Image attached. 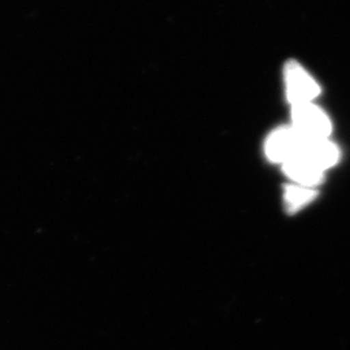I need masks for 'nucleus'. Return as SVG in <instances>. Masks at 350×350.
Segmentation results:
<instances>
[{"instance_id": "nucleus-1", "label": "nucleus", "mask_w": 350, "mask_h": 350, "mask_svg": "<svg viewBox=\"0 0 350 350\" xmlns=\"http://www.w3.org/2000/svg\"><path fill=\"white\" fill-rule=\"evenodd\" d=\"M293 128L305 138L327 139L331 133L330 120L310 103L293 105Z\"/></svg>"}, {"instance_id": "nucleus-2", "label": "nucleus", "mask_w": 350, "mask_h": 350, "mask_svg": "<svg viewBox=\"0 0 350 350\" xmlns=\"http://www.w3.org/2000/svg\"><path fill=\"white\" fill-rule=\"evenodd\" d=\"M286 83L288 98L293 105L310 103L320 92L319 85L296 62L286 64Z\"/></svg>"}, {"instance_id": "nucleus-3", "label": "nucleus", "mask_w": 350, "mask_h": 350, "mask_svg": "<svg viewBox=\"0 0 350 350\" xmlns=\"http://www.w3.org/2000/svg\"><path fill=\"white\" fill-rule=\"evenodd\" d=\"M300 145L301 135L295 129H278L266 140V155L273 162L286 163L298 154Z\"/></svg>"}, {"instance_id": "nucleus-4", "label": "nucleus", "mask_w": 350, "mask_h": 350, "mask_svg": "<svg viewBox=\"0 0 350 350\" xmlns=\"http://www.w3.org/2000/svg\"><path fill=\"white\" fill-rule=\"evenodd\" d=\"M297 155L306 157L324 171L338 162L339 150L327 139H310L301 135V145Z\"/></svg>"}, {"instance_id": "nucleus-5", "label": "nucleus", "mask_w": 350, "mask_h": 350, "mask_svg": "<svg viewBox=\"0 0 350 350\" xmlns=\"http://www.w3.org/2000/svg\"><path fill=\"white\" fill-rule=\"evenodd\" d=\"M284 172L299 185L312 187L319 185L323 178V171L317 167L310 159L301 155H296L283 163Z\"/></svg>"}, {"instance_id": "nucleus-6", "label": "nucleus", "mask_w": 350, "mask_h": 350, "mask_svg": "<svg viewBox=\"0 0 350 350\" xmlns=\"http://www.w3.org/2000/svg\"><path fill=\"white\" fill-rule=\"evenodd\" d=\"M317 192L305 185H289L286 189V202L291 211H296L313 200Z\"/></svg>"}]
</instances>
